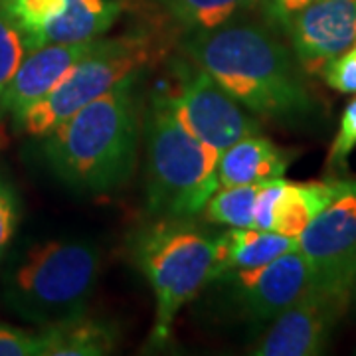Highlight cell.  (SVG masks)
Returning a JSON list of instances; mask_svg holds the SVG:
<instances>
[{"instance_id": "1", "label": "cell", "mask_w": 356, "mask_h": 356, "mask_svg": "<svg viewBox=\"0 0 356 356\" xmlns=\"http://www.w3.org/2000/svg\"><path fill=\"white\" fill-rule=\"evenodd\" d=\"M178 48L255 117L301 125L317 113L305 72L271 24L243 16L180 40Z\"/></svg>"}, {"instance_id": "2", "label": "cell", "mask_w": 356, "mask_h": 356, "mask_svg": "<svg viewBox=\"0 0 356 356\" xmlns=\"http://www.w3.org/2000/svg\"><path fill=\"white\" fill-rule=\"evenodd\" d=\"M137 77H127L42 137L44 161L72 191L103 196L129 182L143 129Z\"/></svg>"}, {"instance_id": "3", "label": "cell", "mask_w": 356, "mask_h": 356, "mask_svg": "<svg viewBox=\"0 0 356 356\" xmlns=\"http://www.w3.org/2000/svg\"><path fill=\"white\" fill-rule=\"evenodd\" d=\"M147 145V212L153 218L202 214L210 196L220 188V153L204 145L180 123L168 86L154 91L143 117Z\"/></svg>"}, {"instance_id": "4", "label": "cell", "mask_w": 356, "mask_h": 356, "mask_svg": "<svg viewBox=\"0 0 356 356\" xmlns=\"http://www.w3.org/2000/svg\"><path fill=\"white\" fill-rule=\"evenodd\" d=\"M216 238L184 218H154L131 236V255L154 295L151 339L165 344L180 309L212 280Z\"/></svg>"}, {"instance_id": "5", "label": "cell", "mask_w": 356, "mask_h": 356, "mask_svg": "<svg viewBox=\"0 0 356 356\" xmlns=\"http://www.w3.org/2000/svg\"><path fill=\"white\" fill-rule=\"evenodd\" d=\"M102 273V252L89 242L48 240L26 252L4 277V303L42 327L86 313Z\"/></svg>"}, {"instance_id": "6", "label": "cell", "mask_w": 356, "mask_h": 356, "mask_svg": "<svg viewBox=\"0 0 356 356\" xmlns=\"http://www.w3.org/2000/svg\"><path fill=\"white\" fill-rule=\"evenodd\" d=\"M163 50L149 32L102 38L99 46L79 60L50 93L14 115V125L30 137H46L67 117L140 72Z\"/></svg>"}, {"instance_id": "7", "label": "cell", "mask_w": 356, "mask_h": 356, "mask_svg": "<svg viewBox=\"0 0 356 356\" xmlns=\"http://www.w3.org/2000/svg\"><path fill=\"white\" fill-rule=\"evenodd\" d=\"M311 285L313 271L297 248L264 267L218 275L204 289L214 291V301L229 317L264 325L280 317Z\"/></svg>"}, {"instance_id": "8", "label": "cell", "mask_w": 356, "mask_h": 356, "mask_svg": "<svg viewBox=\"0 0 356 356\" xmlns=\"http://www.w3.org/2000/svg\"><path fill=\"white\" fill-rule=\"evenodd\" d=\"M172 79L175 86L168 91L180 123L216 153L222 154L248 135L261 133L259 119L191 60L172 62Z\"/></svg>"}, {"instance_id": "9", "label": "cell", "mask_w": 356, "mask_h": 356, "mask_svg": "<svg viewBox=\"0 0 356 356\" xmlns=\"http://www.w3.org/2000/svg\"><path fill=\"white\" fill-rule=\"evenodd\" d=\"M313 271V285L341 301H350L356 281V178L297 238Z\"/></svg>"}, {"instance_id": "10", "label": "cell", "mask_w": 356, "mask_h": 356, "mask_svg": "<svg viewBox=\"0 0 356 356\" xmlns=\"http://www.w3.org/2000/svg\"><path fill=\"white\" fill-rule=\"evenodd\" d=\"M28 51L48 44L102 38L123 13L119 0H0Z\"/></svg>"}, {"instance_id": "11", "label": "cell", "mask_w": 356, "mask_h": 356, "mask_svg": "<svg viewBox=\"0 0 356 356\" xmlns=\"http://www.w3.org/2000/svg\"><path fill=\"white\" fill-rule=\"evenodd\" d=\"M346 301H341L315 285L301 295L280 317L273 318L257 341L255 356H317L327 350L332 329L343 317Z\"/></svg>"}, {"instance_id": "12", "label": "cell", "mask_w": 356, "mask_h": 356, "mask_svg": "<svg viewBox=\"0 0 356 356\" xmlns=\"http://www.w3.org/2000/svg\"><path fill=\"white\" fill-rule=\"evenodd\" d=\"M291 50L305 74L321 70L356 42V0H313L285 26Z\"/></svg>"}, {"instance_id": "13", "label": "cell", "mask_w": 356, "mask_h": 356, "mask_svg": "<svg viewBox=\"0 0 356 356\" xmlns=\"http://www.w3.org/2000/svg\"><path fill=\"white\" fill-rule=\"evenodd\" d=\"M264 2L266 0H139V8L154 30L151 36L165 48L168 40H175L178 46L180 40L264 8Z\"/></svg>"}, {"instance_id": "14", "label": "cell", "mask_w": 356, "mask_h": 356, "mask_svg": "<svg viewBox=\"0 0 356 356\" xmlns=\"http://www.w3.org/2000/svg\"><path fill=\"white\" fill-rule=\"evenodd\" d=\"M102 38L74 44H48L28 51L0 97V113L14 117L42 99L79 60L99 46Z\"/></svg>"}, {"instance_id": "15", "label": "cell", "mask_w": 356, "mask_h": 356, "mask_svg": "<svg viewBox=\"0 0 356 356\" xmlns=\"http://www.w3.org/2000/svg\"><path fill=\"white\" fill-rule=\"evenodd\" d=\"M295 153L277 147L261 133L248 135L236 140L220 154L218 161V184L240 186L259 184L273 178H283L293 163Z\"/></svg>"}, {"instance_id": "16", "label": "cell", "mask_w": 356, "mask_h": 356, "mask_svg": "<svg viewBox=\"0 0 356 356\" xmlns=\"http://www.w3.org/2000/svg\"><path fill=\"white\" fill-rule=\"evenodd\" d=\"M216 264L212 280L229 271L255 269L299 248L297 238L257 228H229L216 238ZM210 280V281H212Z\"/></svg>"}, {"instance_id": "17", "label": "cell", "mask_w": 356, "mask_h": 356, "mask_svg": "<svg viewBox=\"0 0 356 356\" xmlns=\"http://www.w3.org/2000/svg\"><path fill=\"white\" fill-rule=\"evenodd\" d=\"M344 178H327L313 182H285L273 232L299 238L315 218L343 191Z\"/></svg>"}, {"instance_id": "18", "label": "cell", "mask_w": 356, "mask_h": 356, "mask_svg": "<svg viewBox=\"0 0 356 356\" xmlns=\"http://www.w3.org/2000/svg\"><path fill=\"white\" fill-rule=\"evenodd\" d=\"M42 339L44 356H105L117 346V329L81 313L44 327Z\"/></svg>"}, {"instance_id": "19", "label": "cell", "mask_w": 356, "mask_h": 356, "mask_svg": "<svg viewBox=\"0 0 356 356\" xmlns=\"http://www.w3.org/2000/svg\"><path fill=\"white\" fill-rule=\"evenodd\" d=\"M255 194L257 184L220 186L204 206V218L218 226L254 228Z\"/></svg>"}, {"instance_id": "20", "label": "cell", "mask_w": 356, "mask_h": 356, "mask_svg": "<svg viewBox=\"0 0 356 356\" xmlns=\"http://www.w3.org/2000/svg\"><path fill=\"white\" fill-rule=\"evenodd\" d=\"M28 54L24 38L13 20L0 10V97L13 81L16 70Z\"/></svg>"}, {"instance_id": "21", "label": "cell", "mask_w": 356, "mask_h": 356, "mask_svg": "<svg viewBox=\"0 0 356 356\" xmlns=\"http://www.w3.org/2000/svg\"><path fill=\"white\" fill-rule=\"evenodd\" d=\"M356 149V97L344 107L341 115L339 131L334 135L329 151V166L332 170H343L346 168L348 156Z\"/></svg>"}, {"instance_id": "22", "label": "cell", "mask_w": 356, "mask_h": 356, "mask_svg": "<svg viewBox=\"0 0 356 356\" xmlns=\"http://www.w3.org/2000/svg\"><path fill=\"white\" fill-rule=\"evenodd\" d=\"M318 76L334 91L356 95V42L348 50L332 58L331 62L321 70Z\"/></svg>"}, {"instance_id": "23", "label": "cell", "mask_w": 356, "mask_h": 356, "mask_svg": "<svg viewBox=\"0 0 356 356\" xmlns=\"http://www.w3.org/2000/svg\"><path fill=\"white\" fill-rule=\"evenodd\" d=\"M285 178H273L257 184L254 204V228L273 232L275 224V210L280 202L283 188H285Z\"/></svg>"}, {"instance_id": "24", "label": "cell", "mask_w": 356, "mask_h": 356, "mask_svg": "<svg viewBox=\"0 0 356 356\" xmlns=\"http://www.w3.org/2000/svg\"><path fill=\"white\" fill-rule=\"evenodd\" d=\"M20 224V198L14 186L0 178V259L13 243L14 234Z\"/></svg>"}, {"instance_id": "25", "label": "cell", "mask_w": 356, "mask_h": 356, "mask_svg": "<svg viewBox=\"0 0 356 356\" xmlns=\"http://www.w3.org/2000/svg\"><path fill=\"white\" fill-rule=\"evenodd\" d=\"M0 356H44L42 332L0 325Z\"/></svg>"}, {"instance_id": "26", "label": "cell", "mask_w": 356, "mask_h": 356, "mask_svg": "<svg viewBox=\"0 0 356 356\" xmlns=\"http://www.w3.org/2000/svg\"><path fill=\"white\" fill-rule=\"evenodd\" d=\"M311 2L313 0H266L261 10L266 14L267 24H271L275 30H280V34H283L285 26L289 24L293 16Z\"/></svg>"}, {"instance_id": "27", "label": "cell", "mask_w": 356, "mask_h": 356, "mask_svg": "<svg viewBox=\"0 0 356 356\" xmlns=\"http://www.w3.org/2000/svg\"><path fill=\"white\" fill-rule=\"evenodd\" d=\"M353 297H355V303H356V281H355V287H353Z\"/></svg>"}, {"instance_id": "28", "label": "cell", "mask_w": 356, "mask_h": 356, "mask_svg": "<svg viewBox=\"0 0 356 356\" xmlns=\"http://www.w3.org/2000/svg\"><path fill=\"white\" fill-rule=\"evenodd\" d=\"M2 143H4V137H2V135H0V145H2Z\"/></svg>"}]
</instances>
